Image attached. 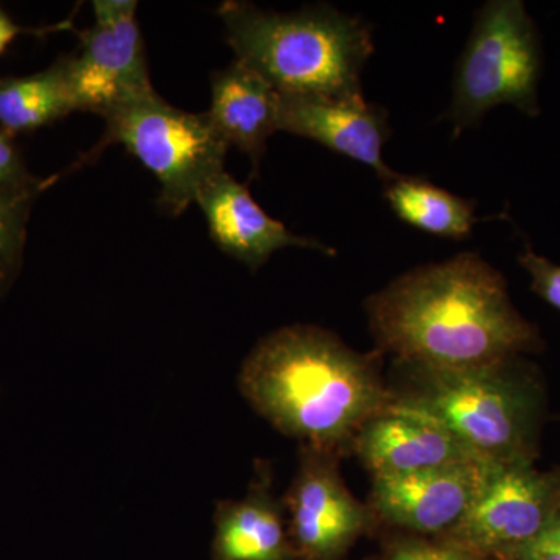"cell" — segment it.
Listing matches in <instances>:
<instances>
[{"mask_svg": "<svg viewBox=\"0 0 560 560\" xmlns=\"http://www.w3.org/2000/svg\"><path fill=\"white\" fill-rule=\"evenodd\" d=\"M364 308L378 348L408 370L493 366L539 345L503 275L477 253L405 272Z\"/></svg>", "mask_w": 560, "mask_h": 560, "instance_id": "1", "label": "cell"}, {"mask_svg": "<svg viewBox=\"0 0 560 560\" xmlns=\"http://www.w3.org/2000/svg\"><path fill=\"white\" fill-rule=\"evenodd\" d=\"M238 388L280 433L335 455L390 400L377 357L308 324L267 335L243 363Z\"/></svg>", "mask_w": 560, "mask_h": 560, "instance_id": "2", "label": "cell"}, {"mask_svg": "<svg viewBox=\"0 0 560 560\" xmlns=\"http://www.w3.org/2000/svg\"><path fill=\"white\" fill-rule=\"evenodd\" d=\"M219 14L235 60L279 94L364 97L361 73L375 46L361 18L329 3L278 13L241 0L221 3Z\"/></svg>", "mask_w": 560, "mask_h": 560, "instance_id": "3", "label": "cell"}, {"mask_svg": "<svg viewBox=\"0 0 560 560\" xmlns=\"http://www.w3.org/2000/svg\"><path fill=\"white\" fill-rule=\"evenodd\" d=\"M411 371L415 388L390 394V400L436 420L482 459H533L536 394L514 374L512 360L470 370Z\"/></svg>", "mask_w": 560, "mask_h": 560, "instance_id": "4", "label": "cell"}, {"mask_svg": "<svg viewBox=\"0 0 560 560\" xmlns=\"http://www.w3.org/2000/svg\"><path fill=\"white\" fill-rule=\"evenodd\" d=\"M544 54L536 22L522 0H489L474 27L453 77L444 119L458 138L497 106L510 105L537 117Z\"/></svg>", "mask_w": 560, "mask_h": 560, "instance_id": "5", "label": "cell"}, {"mask_svg": "<svg viewBox=\"0 0 560 560\" xmlns=\"http://www.w3.org/2000/svg\"><path fill=\"white\" fill-rule=\"evenodd\" d=\"M105 121V135L88 158L113 143L124 145L156 176L161 208L171 215L189 209L202 187L224 172L230 143L208 113L175 108L156 92L120 106Z\"/></svg>", "mask_w": 560, "mask_h": 560, "instance_id": "6", "label": "cell"}, {"mask_svg": "<svg viewBox=\"0 0 560 560\" xmlns=\"http://www.w3.org/2000/svg\"><path fill=\"white\" fill-rule=\"evenodd\" d=\"M94 25L79 32L75 54L61 57L73 110L103 119L120 106L156 94L140 33L138 2L95 0Z\"/></svg>", "mask_w": 560, "mask_h": 560, "instance_id": "7", "label": "cell"}, {"mask_svg": "<svg viewBox=\"0 0 560 560\" xmlns=\"http://www.w3.org/2000/svg\"><path fill=\"white\" fill-rule=\"evenodd\" d=\"M558 480L539 474L533 460L493 464L474 506L448 533L464 550L506 555L536 537L556 515Z\"/></svg>", "mask_w": 560, "mask_h": 560, "instance_id": "8", "label": "cell"}, {"mask_svg": "<svg viewBox=\"0 0 560 560\" xmlns=\"http://www.w3.org/2000/svg\"><path fill=\"white\" fill-rule=\"evenodd\" d=\"M335 453L302 447L300 466L283 499L290 541L304 560H335L368 523L364 508L342 481Z\"/></svg>", "mask_w": 560, "mask_h": 560, "instance_id": "9", "label": "cell"}, {"mask_svg": "<svg viewBox=\"0 0 560 560\" xmlns=\"http://www.w3.org/2000/svg\"><path fill=\"white\" fill-rule=\"evenodd\" d=\"M492 460H470L407 477L372 478L371 510L420 534L451 533L474 506Z\"/></svg>", "mask_w": 560, "mask_h": 560, "instance_id": "10", "label": "cell"}, {"mask_svg": "<svg viewBox=\"0 0 560 560\" xmlns=\"http://www.w3.org/2000/svg\"><path fill=\"white\" fill-rule=\"evenodd\" d=\"M352 447L372 478L407 477L482 459L436 420L393 400L361 427Z\"/></svg>", "mask_w": 560, "mask_h": 560, "instance_id": "11", "label": "cell"}, {"mask_svg": "<svg viewBox=\"0 0 560 560\" xmlns=\"http://www.w3.org/2000/svg\"><path fill=\"white\" fill-rule=\"evenodd\" d=\"M279 131L315 140L366 165L383 184L399 175L383 161V147L390 136L388 110L364 97L280 94Z\"/></svg>", "mask_w": 560, "mask_h": 560, "instance_id": "12", "label": "cell"}, {"mask_svg": "<svg viewBox=\"0 0 560 560\" xmlns=\"http://www.w3.org/2000/svg\"><path fill=\"white\" fill-rule=\"evenodd\" d=\"M195 202L205 213L217 246L249 270H259L276 250L291 246L316 249L327 256L337 254L323 242L294 235L285 224L268 215L250 197L248 187L226 171L209 180Z\"/></svg>", "mask_w": 560, "mask_h": 560, "instance_id": "13", "label": "cell"}, {"mask_svg": "<svg viewBox=\"0 0 560 560\" xmlns=\"http://www.w3.org/2000/svg\"><path fill=\"white\" fill-rule=\"evenodd\" d=\"M212 560H293L282 504L272 490L271 467L259 463L241 500L217 504Z\"/></svg>", "mask_w": 560, "mask_h": 560, "instance_id": "14", "label": "cell"}, {"mask_svg": "<svg viewBox=\"0 0 560 560\" xmlns=\"http://www.w3.org/2000/svg\"><path fill=\"white\" fill-rule=\"evenodd\" d=\"M210 86V120L230 147L249 158L257 175L268 139L279 131V92L238 60L213 73Z\"/></svg>", "mask_w": 560, "mask_h": 560, "instance_id": "15", "label": "cell"}, {"mask_svg": "<svg viewBox=\"0 0 560 560\" xmlns=\"http://www.w3.org/2000/svg\"><path fill=\"white\" fill-rule=\"evenodd\" d=\"M397 219L416 230L451 241L469 237L478 219L475 202L434 186L429 179L397 175L383 184Z\"/></svg>", "mask_w": 560, "mask_h": 560, "instance_id": "16", "label": "cell"}, {"mask_svg": "<svg viewBox=\"0 0 560 560\" xmlns=\"http://www.w3.org/2000/svg\"><path fill=\"white\" fill-rule=\"evenodd\" d=\"M70 113L73 105L61 58L35 75L0 79V128L11 136L38 130Z\"/></svg>", "mask_w": 560, "mask_h": 560, "instance_id": "17", "label": "cell"}, {"mask_svg": "<svg viewBox=\"0 0 560 560\" xmlns=\"http://www.w3.org/2000/svg\"><path fill=\"white\" fill-rule=\"evenodd\" d=\"M46 186L35 178L21 186L0 187V285L21 259L33 201Z\"/></svg>", "mask_w": 560, "mask_h": 560, "instance_id": "18", "label": "cell"}, {"mask_svg": "<svg viewBox=\"0 0 560 560\" xmlns=\"http://www.w3.org/2000/svg\"><path fill=\"white\" fill-rule=\"evenodd\" d=\"M518 264L528 272L534 293L560 312V265L534 253L528 242L518 254Z\"/></svg>", "mask_w": 560, "mask_h": 560, "instance_id": "19", "label": "cell"}, {"mask_svg": "<svg viewBox=\"0 0 560 560\" xmlns=\"http://www.w3.org/2000/svg\"><path fill=\"white\" fill-rule=\"evenodd\" d=\"M511 560H560V517L558 514L533 539L508 551Z\"/></svg>", "mask_w": 560, "mask_h": 560, "instance_id": "20", "label": "cell"}, {"mask_svg": "<svg viewBox=\"0 0 560 560\" xmlns=\"http://www.w3.org/2000/svg\"><path fill=\"white\" fill-rule=\"evenodd\" d=\"M390 560H475L474 552L456 545H434L420 540L397 541Z\"/></svg>", "mask_w": 560, "mask_h": 560, "instance_id": "21", "label": "cell"}, {"mask_svg": "<svg viewBox=\"0 0 560 560\" xmlns=\"http://www.w3.org/2000/svg\"><path fill=\"white\" fill-rule=\"evenodd\" d=\"M33 179L25 168L13 136L0 128V187L21 186Z\"/></svg>", "mask_w": 560, "mask_h": 560, "instance_id": "22", "label": "cell"}, {"mask_svg": "<svg viewBox=\"0 0 560 560\" xmlns=\"http://www.w3.org/2000/svg\"><path fill=\"white\" fill-rule=\"evenodd\" d=\"M32 31H25V28L20 27V25L14 24V21L11 20L9 14L5 13L2 9H0V55L5 51L7 47L10 46L11 40L16 38V36L22 35V33H27Z\"/></svg>", "mask_w": 560, "mask_h": 560, "instance_id": "23", "label": "cell"}, {"mask_svg": "<svg viewBox=\"0 0 560 560\" xmlns=\"http://www.w3.org/2000/svg\"><path fill=\"white\" fill-rule=\"evenodd\" d=\"M556 514L560 517V477L558 478V486H556Z\"/></svg>", "mask_w": 560, "mask_h": 560, "instance_id": "24", "label": "cell"}]
</instances>
